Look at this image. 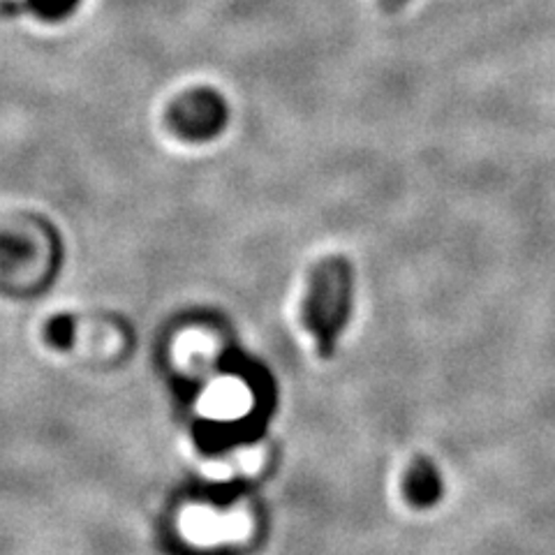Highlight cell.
<instances>
[{"label":"cell","mask_w":555,"mask_h":555,"mask_svg":"<svg viewBox=\"0 0 555 555\" xmlns=\"http://www.w3.org/2000/svg\"><path fill=\"white\" fill-rule=\"evenodd\" d=\"M354 273L345 257H326L310 271L301 322L322 359H332L352 315Z\"/></svg>","instance_id":"6da1fadb"},{"label":"cell","mask_w":555,"mask_h":555,"mask_svg":"<svg viewBox=\"0 0 555 555\" xmlns=\"http://www.w3.org/2000/svg\"><path fill=\"white\" fill-rule=\"evenodd\" d=\"M224 102L214 91H193L183 95L171 109L173 126L185 137H211L224 126Z\"/></svg>","instance_id":"7a4b0ae2"},{"label":"cell","mask_w":555,"mask_h":555,"mask_svg":"<svg viewBox=\"0 0 555 555\" xmlns=\"http://www.w3.org/2000/svg\"><path fill=\"white\" fill-rule=\"evenodd\" d=\"M47 340L51 347H59V350H67L75 340V320L69 315L54 318L47 324Z\"/></svg>","instance_id":"277c9868"},{"label":"cell","mask_w":555,"mask_h":555,"mask_svg":"<svg viewBox=\"0 0 555 555\" xmlns=\"http://www.w3.org/2000/svg\"><path fill=\"white\" fill-rule=\"evenodd\" d=\"M403 498L414 509L436 507L442 498V479L430 459L416 456L403 473Z\"/></svg>","instance_id":"3957f363"}]
</instances>
